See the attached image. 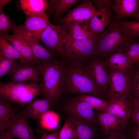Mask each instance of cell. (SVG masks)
I'll use <instances>...</instances> for the list:
<instances>
[{
  "instance_id": "cell-9",
  "label": "cell",
  "mask_w": 139,
  "mask_h": 139,
  "mask_svg": "<svg viewBox=\"0 0 139 139\" xmlns=\"http://www.w3.org/2000/svg\"><path fill=\"white\" fill-rule=\"evenodd\" d=\"M41 74L39 63L33 64L28 62L19 61L8 75L10 82L24 83L27 81L38 82Z\"/></svg>"
},
{
  "instance_id": "cell-39",
  "label": "cell",
  "mask_w": 139,
  "mask_h": 139,
  "mask_svg": "<svg viewBox=\"0 0 139 139\" xmlns=\"http://www.w3.org/2000/svg\"><path fill=\"white\" fill-rule=\"evenodd\" d=\"M127 133L130 139H139V128L136 125Z\"/></svg>"
},
{
  "instance_id": "cell-25",
  "label": "cell",
  "mask_w": 139,
  "mask_h": 139,
  "mask_svg": "<svg viewBox=\"0 0 139 139\" xmlns=\"http://www.w3.org/2000/svg\"><path fill=\"white\" fill-rule=\"evenodd\" d=\"M88 21L72 23L64 29L70 37L74 39L83 40L95 38V37L89 29L87 25Z\"/></svg>"
},
{
  "instance_id": "cell-24",
  "label": "cell",
  "mask_w": 139,
  "mask_h": 139,
  "mask_svg": "<svg viewBox=\"0 0 139 139\" xmlns=\"http://www.w3.org/2000/svg\"><path fill=\"white\" fill-rule=\"evenodd\" d=\"M21 108L0 96V134L5 131L8 123Z\"/></svg>"
},
{
  "instance_id": "cell-35",
  "label": "cell",
  "mask_w": 139,
  "mask_h": 139,
  "mask_svg": "<svg viewBox=\"0 0 139 139\" xmlns=\"http://www.w3.org/2000/svg\"><path fill=\"white\" fill-rule=\"evenodd\" d=\"M119 22L134 37H139V22L126 21Z\"/></svg>"
},
{
  "instance_id": "cell-7",
  "label": "cell",
  "mask_w": 139,
  "mask_h": 139,
  "mask_svg": "<svg viewBox=\"0 0 139 139\" xmlns=\"http://www.w3.org/2000/svg\"><path fill=\"white\" fill-rule=\"evenodd\" d=\"M107 96L109 100L128 98L131 92L130 71L128 72L108 70Z\"/></svg>"
},
{
  "instance_id": "cell-2",
  "label": "cell",
  "mask_w": 139,
  "mask_h": 139,
  "mask_svg": "<svg viewBox=\"0 0 139 139\" xmlns=\"http://www.w3.org/2000/svg\"><path fill=\"white\" fill-rule=\"evenodd\" d=\"M39 63L42 77L41 95L50 99L54 104L64 91L66 67L63 62L57 59Z\"/></svg>"
},
{
  "instance_id": "cell-45",
  "label": "cell",
  "mask_w": 139,
  "mask_h": 139,
  "mask_svg": "<svg viewBox=\"0 0 139 139\" xmlns=\"http://www.w3.org/2000/svg\"><path fill=\"white\" fill-rule=\"evenodd\" d=\"M135 125L138 127L139 128V122H138L135 124Z\"/></svg>"
},
{
  "instance_id": "cell-16",
  "label": "cell",
  "mask_w": 139,
  "mask_h": 139,
  "mask_svg": "<svg viewBox=\"0 0 139 139\" xmlns=\"http://www.w3.org/2000/svg\"><path fill=\"white\" fill-rule=\"evenodd\" d=\"M111 14L109 8L105 7L98 8L94 15L87 22L89 29L95 37L104 31L110 23Z\"/></svg>"
},
{
  "instance_id": "cell-43",
  "label": "cell",
  "mask_w": 139,
  "mask_h": 139,
  "mask_svg": "<svg viewBox=\"0 0 139 139\" xmlns=\"http://www.w3.org/2000/svg\"><path fill=\"white\" fill-rule=\"evenodd\" d=\"M137 65H139V52L137 55L135 64Z\"/></svg>"
},
{
  "instance_id": "cell-37",
  "label": "cell",
  "mask_w": 139,
  "mask_h": 139,
  "mask_svg": "<svg viewBox=\"0 0 139 139\" xmlns=\"http://www.w3.org/2000/svg\"><path fill=\"white\" fill-rule=\"evenodd\" d=\"M59 131L57 130L54 132L50 134L47 133L45 131L43 132L40 139H59Z\"/></svg>"
},
{
  "instance_id": "cell-4",
  "label": "cell",
  "mask_w": 139,
  "mask_h": 139,
  "mask_svg": "<svg viewBox=\"0 0 139 139\" xmlns=\"http://www.w3.org/2000/svg\"><path fill=\"white\" fill-rule=\"evenodd\" d=\"M41 83L30 82L28 83L9 82L0 84V97L23 108L36 97L41 94Z\"/></svg>"
},
{
  "instance_id": "cell-13",
  "label": "cell",
  "mask_w": 139,
  "mask_h": 139,
  "mask_svg": "<svg viewBox=\"0 0 139 139\" xmlns=\"http://www.w3.org/2000/svg\"><path fill=\"white\" fill-rule=\"evenodd\" d=\"M95 116L105 136L123 131L126 126L127 121L105 111H100Z\"/></svg>"
},
{
  "instance_id": "cell-21",
  "label": "cell",
  "mask_w": 139,
  "mask_h": 139,
  "mask_svg": "<svg viewBox=\"0 0 139 139\" xmlns=\"http://www.w3.org/2000/svg\"><path fill=\"white\" fill-rule=\"evenodd\" d=\"M10 43L27 62L32 63H39L35 57L30 47L25 41L19 35L4 33L1 35Z\"/></svg>"
},
{
  "instance_id": "cell-3",
  "label": "cell",
  "mask_w": 139,
  "mask_h": 139,
  "mask_svg": "<svg viewBox=\"0 0 139 139\" xmlns=\"http://www.w3.org/2000/svg\"><path fill=\"white\" fill-rule=\"evenodd\" d=\"M132 35L118 22L110 23L107 29L95 37V56H107L118 51L123 50L134 42Z\"/></svg>"
},
{
  "instance_id": "cell-41",
  "label": "cell",
  "mask_w": 139,
  "mask_h": 139,
  "mask_svg": "<svg viewBox=\"0 0 139 139\" xmlns=\"http://www.w3.org/2000/svg\"><path fill=\"white\" fill-rule=\"evenodd\" d=\"M132 104L133 109L139 110V96H133Z\"/></svg>"
},
{
  "instance_id": "cell-34",
  "label": "cell",
  "mask_w": 139,
  "mask_h": 139,
  "mask_svg": "<svg viewBox=\"0 0 139 139\" xmlns=\"http://www.w3.org/2000/svg\"><path fill=\"white\" fill-rule=\"evenodd\" d=\"M14 25L10 18L4 13L0 11V32L4 33L6 31L12 30Z\"/></svg>"
},
{
  "instance_id": "cell-33",
  "label": "cell",
  "mask_w": 139,
  "mask_h": 139,
  "mask_svg": "<svg viewBox=\"0 0 139 139\" xmlns=\"http://www.w3.org/2000/svg\"><path fill=\"white\" fill-rule=\"evenodd\" d=\"M131 92L133 96H139V68L130 71Z\"/></svg>"
},
{
  "instance_id": "cell-30",
  "label": "cell",
  "mask_w": 139,
  "mask_h": 139,
  "mask_svg": "<svg viewBox=\"0 0 139 139\" xmlns=\"http://www.w3.org/2000/svg\"><path fill=\"white\" fill-rule=\"evenodd\" d=\"M59 139H77L76 128L73 123L67 119L59 131Z\"/></svg>"
},
{
  "instance_id": "cell-18",
  "label": "cell",
  "mask_w": 139,
  "mask_h": 139,
  "mask_svg": "<svg viewBox=\"0 0 139 139\" xmlns=\"http://www.w3.org/2000/svg\"><path fill=\"white\" fill-rule=\"evenodd\" d=\"M105 62L108 70L128 72L133 68V64L123 50L111 53L107 56Z\"/></svg>"
},
{
  "instance_id": "cell-27",
  "label": "cell",
  "mask_w": 139,
  "mask_h": 139,
  "mask_svg": "<svg viewBox=\"0 0 139 139\" xmlns=\"http://www.w3.org/2000/svg\"><path fill=\"white\" fill-rule=\"evenodd\" d=\"M0 55L10 59L27 62L14 47L2 35L0 37Z\"/></svg>"
},
{
  "instance_id": "cell-5",
  "label": "cell",
  "mask_w": 139,
  "mask_h": 139,
  "mask_svg": "<svg viewBox=\"0 0 139 139\" xmlns=\"http://www.w3.org/2000/svg\"><path fill=\"white\" fill-rule=\"evenodd\" d=\"M95 38L76 40L70 37L64 45L63 56L70 63L76 61L84 62L95 56Z\"/></svg>"
},
{
  "instance_id": "cell-42",
  "label": "cell",
  "mask_w": 139,
  "mask_h": 139,
  "mask_svg": "<svg viewBox=\"0 0 139 139\" xmlns=\"http://www.w3.org/2000/svg\"><path fill=\"white\" fill-rule=\"evenodd\" d=\"M11 1V0H0V11H3L5 5Z\"/></svg>"
},
{
  "instance_id": "cell-20",
  "label": "cell",
  "mask_w": 139,
  "mask_h": 139,
  "mask_svg": "<svg viewBox=\"0 0 139 139\" xmlns=\"http://www.w3.org/2000/svg\"><path fill=\"white\" fill-rule=\"evenodd\" d=\"M26 16L24 24L19 26L24 31L39 41L41 34L51 23L49 19Z\"/></svg>"
},
{
  "instance_id": "cell-14",
  "label": "cell",
  "mask_w": 139,
  "mask_h": 139,
  "mask_svg": "<svg viewBox=\"0 0 139 139\" xmlns=\"http://www.w3.org/2000/svg\"><path fill=\"white\" fill-rule=\"evenodd\" d=\"M12 30L13 34L19 35L28 44L35 57L39 63L46 62L53 59L51 53L40 44L39 41L24 31L19 26H14Z\"/></svg>"
},
{
  "instance_id": "cell-6",
  "label": "cell",
  "mask_w": 139,
  "mask_h": 139,
  "mask_svg": "<svg viewBox=\"0 0 139 139\" xmlns=\"http://www.w3.org/2000/svg\"><path fill=\"white\" fill-rule=\"evenodd\" d=\"M28 118L24 114L22 108L17 112L14 118L7 124L5 131L0 134L4 139H40L35 135L28 123Z\"/></svg>"
},
{
  "instance_id": "cell-15",
  "label": "cell",
  "mask_w": 139,
  "mask_h": 139,
  "mask_svg": "<svg viewBox=\"0 0 139 139\" xmlns=\"http://www.w3.org/2000/svg\"><path fill=\"white\" fill-rule=\"evenodd\" d=\"M53 105L48 98L34 99L26 104L22 108L24 114L28 118L38 122L41 117L50 110Z\"/></svg>"
},
{
  "instance_id": "cell-29",
  "label": "cell",
  "mask_w": 139,
  "mask_h": 139,
  "mask_svg": "<svg viewBox=\"0 0 139 139\" xmlns=\"http://www.w3.org/2000/svg\"><path fill=\"white\" fill-rule=\"evenodd\" d=\"M37 122L40 123L44 129L53 130L57 126L58 117L56 114L50 110L42 116Z\"/></svg>"
},
{
  "instance_id": "cell-38",
  "label": "cell",
  "mask_w": 139,
  "mask_h": 139,
  "mask_svg": "<svg viewBox=\"0 0 139 139\" xmlns=\"http://www.w3.org/2000/svg\"><path fill=\"white\" fill-rule=\"evenodd\" d=\"M97 5L98 8L105 7L109 8L112 6V1L110 0H93Z\"/></svg>"
},
{
  "instance_id": "cell-31",
  "label": "cell",
  "mask_w": 139,
  "mask_h": 139,
  "mask_svg": "<svg viewBox=\"0 0 139 139\" xmlns=\"http://www.w3.org/2000/svg\"><path fill=\"white\" fill-rule=\"evenodd\" d=\"M16 60L9 59L0 55V78L8 75L17 63Z\"/></svg>"
},
{
  "instance_id": "cell-47",
  "label": "cell",
  "mask_w": 139,
  "mask_h": 139,
  "mask_svg": "<svg viewBox=\"0 0 139 139\" xmlns=\"http://www.w3.org/2000/svg\"><path fill=\"white\" fill-rule=\"evenodd\" d=\"M139 44V41H138V42Z\"/></svg>"
},
{
  "instance_id": "cell-23",
  "label": "cell",
  "mask_w": 139,
  "mask_h": 139,
  "mask_svg": "<svg viewBox=\"0 0 139 139\" xmlns=\"http://www.w3.org/2000/svg\"><path fill=\"white\" fill-rule=\"evenodd\" d=\"M67 119L73 123L76 128L77 139H97L98 134L95 125L70 116Z\"/></svg>"
},
{
  "instance_id": "cell-1",
  "label": "cell",
  "mask_w": 139,
  "mask_h": 139,
  "mask_svg": "<svg viewBox=\"0 0 139 139\" xmlns=\"http://www.w3.org/2000/svg\"><path fill=\"white\" fill-rule=\"evenodd\" d=\"M84 63L76 61L66 67L64 91L73 94H90L101 98L105 93L88 74Z\"/></svg>"
},
{
  "instance_id": "cell-28",
  "label": "cell",
  "mask_w": 139,
  "mask_h": 139,
  "mask_svg": "<svg viewBox=\"0 0 139 139\" xmlns=\"http://www.w3.org/2000/svg\"><path fill=\"white\" fill-rule=\"evenodd\" d=\"M88 103L93 109L105 111L109 105V101L96 97L87 94L81 95L77 97Z\"/></svg>"
},
{
  "instance_id": "cell-46",
  "label": "cell",
  "mask_w": 139,
  "mask_h": 139,
  "mask_svg": "<svg viewBox=\"0 0 139 139\" xmlns=\"http://www.w3.org/2000/svg\"><path fill=\"white\" fill-rule=\"evenodd\" d=\"M0 139H3V138H0Z\"/></svg>"
},
{
  "instance_id": "cell-19",
  "label": "cell",
  "mask_w": 139,
  "mask_h": 139,
  "mask_svg": "<svg viewBox=\"0 0 139 139\" xmlns=\"http://www.w3.org/2000/svg\"><path fill=\"white\" fill-rule=\"evenodd\" d=\"M127 98H122L110 100L109 105L105 111L127 121L131 117L133 111L132 102Z\"/></svg>"
},
{
  "instance_id": "cell-36",
  "label": "cell",
  "mask_w": 139,
  "mask_h": 139,
  "mask_svg": "<svg viewBox=\"0 0 139 139\" xmlns=\"http://www.w3.org/2000/svg\"><path fill=\"white\" fill-rule=\"evenodd\" d=\"M101 139H130L127 133L124 130L105 136Z\"/></svg>"
},
{
  "instance_id": "cell-12",
  "label": "cell",
  "mask_w": 139,
  "mask_h": 139,
  "mask_svg": "<svg viewBox=\"0 0 139 139\" xmlns=\"http://www.w3.org/2000/svg\"><path fill=\"white\" fill-rule=\"evenodd\" d=\"M65 107L69 116L85 120L95 125L98 124L92 107L77 97L68 101L65 104Z\"/></svg>"
},
{
  "instance_id": "cell-11",
  "label": "cell",
  "mask_w": 139,
  "mask_h": 139,
  "mask_svg": "<svg viewBox=\"0 0 139 139\" xmlns=\"http://www.w3.org/2000/svg\"><path fill=\"white\" fill-rule=\"evenodd\" d=\"M86 69L95 83L105 94L108 89L109 72L105 62L94 56L90 58Z\"/></svg>"
},
{
  "instance_id": "cell-17",
  "label": "cell",
  "mask_w": 139,
  "mask_h": 139,
  "mask_svg": "<svg viewBox=\"0 0 139 139\" xmlns=\"http://www.w3.org/2000/svg\"><path fill=\"white\" fill-rule=\"evenodd\" d=\"M21 9L26 16L49 19V15L45 11L48 7L46 0H20Z\"/></svg>"
},
{
  "instance_id": "cell-10",
  "label": "cell",
  "mask_w": 139,
  "mask_h": 139,
  "mask_svg": "<svg viewBox=\"0 0 139 139\" xmlns=\"http://www.w3.org/2000/svg\"><path fill=\"white\" fill-rule=\"evenodd\" d=\"M97 11L90 1L84 0L82 4L69 11L65 16L57 20L64 28L72 23L88 21Z\"/></svg>"
},
{
  "instance_id": "cell-40",
  "label": "cell",
  "mask_w": 139,
  "mask_h": 139,
  "mask_svg": "<svg viewBox=\"0 0 139 139\" xmlns=\"http://www.w3.org/2000/svg\"><path fill=\"white\" fill-rule=\"evenodd\" d=\"M131 117L134 124L139 122V110L133 109Z\"/></svg>"
},
{
  "instance_id": "cell-32",
  "label": "cell",
  "mask_w": 139,
  "mask_h": 139,
  "mask_svg": "<svg viewBox=\"0 0 139 139\" xmlns=\"http://www.w3.org/2000/svg\"><path fill=\"white\" fill-rule=\"evenodd\" d=\"M139 52V44L133 42L125 48L123 52L131 60L133 64H135Z\"/></svg>"
},
{
  "instance_id": "cell-22",
  "label": "cell",
  "mask_w": 139,
  "mask_h": 139,
  "mask_svg": "<svg viewBox=\"0 0 139 139\" xmlns=\"http://www.w3.org/2000/svg\"><path fill=\"white\" fill-rule=\"evenodd\" d=\"M112 7L117 20L136 16L139 7V0H115Z\"/></svg>"
},
{
  "instance_id": "cell-26",
  "label": "cell",
  "mask_w": 139,
  "mask_h": 139,
  "mask_svg": "<svg viewBox=\"0 0 139 139\" xmlns=\"http://www.w3.org/2000/svg\"><path fill=\"white\" fill-rule=\"evenodd\" d=\"M79 0H50L48 2V12L54 14L57 19L61 18L64 13L80 1Z\"/></svg>"
},
{
  "instance_id": "cell-44",
  "label": "cell",
  "mask_w": 139,
  "mask_h": 139,
  "mask_svg": "<svg viewBox=\"0 0 139 139\" xmlns=\"http://www.w3.org/2000/svg\"><path fill=\"white\" fill-rule=\"evenodd\" d=\"M135 17L138 22H139V7L136 13Z\"/></svg>"
},
{
  "instance_id": "cell-8",
  "label": "cell",
  "mask_w": 139,
  "mask_h": 139,
  "mask_svg": "<svg viewBox=\"0 0 139 139\" xmlns=\"http://www.w3.org/2000/svg\"><path fill=\"white\" fill-rule=\"evenodd\" d=\"M70 37L61 24L50 23L42 32L39 40L47 48L63 56L64 45Z\"/></svg>"
}]
</instances>
